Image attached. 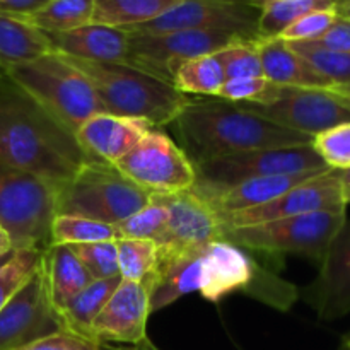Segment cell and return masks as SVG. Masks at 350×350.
<instances>
[{
    "label": "cell",
    "mask_w": 350,
    "mask_h": 350,
    "mask_svg": "<svg viewBox=\"0 0 350 350\" xmlns=\"http://www.w3.org/2000/svg\"><path fill=\"white\" fill-rule=\"evenodd\" d=\"M116 170L149 195H174L195 187L197 173L185 150L157 129H150Z\"/></svg>",
    "instance_id": "30bf717a"
},
{
    "label": "cell",
    "mask_w": 350,
    "mask_h": 350,
    "mask_svg": "<svg viewBox=\"0 0 350 350\" xmlns=\"http://www.w3.org/2000/svg\"><path fill=\"white\" fill-rule=\"evenodd\" d=\"M14 252V246L12 241H10L9 236L0 229V256L7 255V253H12Z\"/></svg>",
    "instance_id": "bcb514c9"
},
{
    "label": "cell",
    "mask_w": 350,
    "mask_h": 350,
    "mask_svg": "<svg viewBox=\"0 0 350 350\" xmlns=\"http://www.w3.org/2000/svg\"><path fill=\"white\" fill-rule=\"evenodd\" d=\"M43 252L44 250H16L12 258L0 269V311L36 272Z\"/></svg>",
    "instance_id": "e575fe53"
},
{
    "label": "cell",
    "mask_w": 350,
    "mask_h": 350,
    "mask_svg": "<svg viewBox=\"0 0 350 350\" xmlns=\"http://www.w3.org/2000/svg\"><path fill=\"white\" fill-rule=\"evenodd\" d=\"M330 92L334 94V98L337 99L338 103H342L345 108L350 109V84L338 85V88L330 89Z\"/></svg>",
    "instance_id": "f6af8a7d"
},
{
    "label": "cell",
    "mask_w": 350,
    "mask_h": 350,
    "mask_svg": "<svg viewBox=\"0 0 350 350\" xmlns=\"http://www.w3.org/2000/svg\"><path fill=\"white\" fill-rule=\"evenodd\" d=\"M224 82V70H222V65L215 53L200 55V57L183 62L178 65L173 75V85L187 96L193 94L217 98Z\"/></svg>",
    "instance_id": "f1b7e54d"
},
{
    "label": "cell",
    "mask_w": 350,
    "mask_h": 350,
    "mask_svg": "<svg viewBox=\"0 0 350 350\" xmlns=\"http://www.w3.org/2000/svg\"><path fill=\"white\" fill-rule=\"evenodd\" d=\"M337 16L350 21V0H342L340 5L337 7Z\"/></svg>",
    "instance_id": "7dc6e473"
},
{
    "label": "cell",
    "mask_w": 350,
    "mask_h": 350,
    "mask_svg": "<svg viewBox=\"0 0 350 350\" xmlns=\"http://www.w3.org/2000/svg\"><path fill=\"white\" fill-rule=\"evenodd\" d=\"M197 181L195 193H211L234 187L241 181L273 174H297L330 170L314 152L313 146L253 149L222 154L193 164Z\"/></svg>",
    "instance_id": "9c48e42d"
},
{
    "label": "cell",
    "mask_w": 350,
    "mask_h": 350,
    "mask_svg": "<svg viewBox=\"0 0 350 350\" xmlns=\"http://www.w3.org/2000/svg\"><path fill=\"white\" fill-rule=\"evenodd\" d=\"M51 51L77 60L123 64L129 50V33L120 27L91 23L65 33H43Z\"/></svg>",
    "instance_id": "ffe728a7"
},
{
    "label": "cell",
    "mask_w": 350,
    "mask_h": 350,
    "mask_svg": "<svg viewBox=\"0 0 350 350\" xmlns=\"http://www.w3.org/2000/svg\"><path fill=\"white\" fill-rule=\"evenodd\" d=\"M338 350H344V349H342V347H340V349H338Z\"/></svg>",
    "instance_id": "f907efd6"
},
{
    "label": "cell",
    "mask_w": 350,
    "mask_h": 350,
    "mask_svg": "<svg viewBox=\"0 0 350 350\" xmlns=\"http://www.w3.org/2000/svg\"><path fill=\"white\" fill-rule=\"evenodd\" d=\"M260 12L262 0H181L157 19L125 31L147 34L181 29L228 31L256 41Z\"/></svg>",
    "instance_id": "7c38bea8"
},
{
    "label": "cell",
    "mask_w": 350,
    "mask_h": 350,
    "mask_svg": "<svg viewBox=\"0 0 350 350\" xmlns=\"http://www.w3.org/2000/svg\"><path fill=\"white\" fill-rule=\"evenodd\" d=\"M150 129L144 120L99 113L75 132V140L89 159L115 166Z\"/></svg>",
    "instance_id": "d6986e66"
},
{
    "label": "cell",
    "mask_w": 350,
    "mask_h": 350,
    "mask_svg": "<svg viewBox=\"0 0 350 350\" xmlns=\"http://www.w3.org/2000/svg\"><path fill=\"white\" fill-rule=\"evenodd\" d=\"M149 202L150 195L126 180L115 166L91 161L57 188L55 212L115 226Z\"/></svg>",
    "instance_id": "8992f818"
},
{
    "label": "cell",
    "mask_w": 350,
    "mask_h": 350,
    "mask_svg": "<svg viewBox=\"0 0 350 350\" xmlns=\"http://www.w3.org/2000/svg\"><path fill=\"white\" fill-rule=\"evenodd\" d=\"M68 248L74 252L79 262L84 265V269L91 273L94 280L120 275L118 253H116L115 241L91 243V245H70Z\"/></svg>",
    "instance_id": "74e56055"
},
{
    "label": "cell",
    "mask_w": 350,
    "mask_h": 350,
    "mask_svg": "<svg viewBox=\"0 0 350 350\" xmlns=\"http://www.w3.org/2000/svg\"><path fill=\"white\" fill-rule=\"evenodd\" d=\"M149 279L152 313L190 293H198L211 303H219L232 293H245L280 311L291 310L299 297L293 284L260 265L252 252L226 239H217L183 258L157 263Z\"/></svg>",
    "instance_id": "6da1fadb"
},
{
    "label": "cell",
    "mask_w": 350,
    "mask_h": 350,
    "mask_svg": "<svg viewBox=\"0 0 350 350\" xmlns=\"http://www.w3.org/2000/svg\"><path fill=\"white\" fill-rule=\"evenodd\" d=\"M310 43L320 44V46L330 48V50L347 51V53H350V21L337 16L330 29L320 40L310 41Z\"/></svg>",
    "instance_id": "60d3db41"
},
{
    "label": "cell",
    "mask_w": 350,
    "mask_h": 350,
    "mask_svg": "<svg viewBox=\"0 0 350 350\" xmlns=\"http://www.w3.org/2000/svg\"><path fill=\"white\" fill-rule=\"evenodd\" d=\"M43 258V256H41ZM64 330L48 296L43 265L0 311V350H17Z\"/></svg>",
    "instance_id": "5bb4252c"
},
{
    "label": "cell",
    "mask_w": 350,
    "mask_h": 350,
    "mask_svg": "<svg viewBox=\"0 0 350 350\" xmlns=\"http://www.w3.org/2000/svg\"><path fill=\"white\" fill-rule=\"evenodd\" d=\"M303 299L323 321L350 314V219L325 253L317 279L303 289Z\"/></svg>",
    "instance_id": "ac0fdd59"
},
{
    "label": "cell",
    "mask_w": 350,
    "mask_h": 350,
    "mask_svg": "<svg viewBox=\"0 0 350 350\" xmlns=\"http://www.w3.org/2000/svg\"><path fill=\"white\" fill-rule=\"evenodd\" d=\"M241 105L277 125L308 137H314L332 126L350 122V109L334 98L330 89L282 85L275 101L269 105Z\"/></svg>",
    "instance_id": "2e32d148"
},
{
    "label": "cell",
    "mask_w": 350,
    "mask_h": 350,
    "mask_svg": "<svg viewBox=\"0 0 350 350\" xmlns=\"http://www.w3.org/2000/svg\"><path fill=\"white\" fill-rule=\"evenodd\" d=\"M120 282H122V275L92 280L84 291H81L58 313L65 330L74 332V334L81 335V337L94 340L92 338V323H94L96 317L101 313V310L108 303V299L115 293Z\"/></svg>",
    "instance_id": "d4e9b609"
},
{
    "label": "cell",
    "mask_w": 350,
    "mask_h": 350,
    "mask_svg": "<svg viewBox=\"0 0 350 350\" xmlns=\"http://www.w3.org/2000/svg\"><path fill=\"white\" fill-rule=\"evenodd\" d=\"M342 349H344V350H350V334L347 335V337L344 338V342H342Z\"/></svg>",
    "instance_id": "681fc988"
},
{
    "label": "cell",
    "mask_w": 350,
    "mask_h": 350,
    "mask_svg": "<svg viewBox=\"0 0 350 350\" xmlns=\"http://www.w3.org/2000/svg\"><path fill=\"white\" fill-rule=\"evenodd\" d=\"M263 77L277 85L306 89H332L334 84L280 38L256 40Z\"/></svg>",
    "instance_id": "7402d4cb"
},
{
    "label": "cell",
    "mask_w": 350,
    "mask_h": 350,
    "mask_svg": "<svg viewBox=\"0 0 350 350\" xmlns=\"http://www.w3.org/2000/svg\"><path fill=\"white\" fill-rule=\"evenodd\" d=\"M0 161L60 188L91 163L74 133L7 75L0 77Z\"/></svg>",
    "instance_id": "7a4b0ae2"
},
{
    "label": "cell",
    "mask_w": 350,
    "mask_h": 350,
    "mask_svg": "<svg viewBox=\"0 0 350 350\" xmlns=\"http://www.w3.org/2000/svg\"><path fill=\"white\" fill-rule=\"evenodd\" d=\"M215 57L221 62L226 81L263 77L262 62H260L258 50H256V41H234V43L222 48V50L215 51Z\"/></svg>",
    "instance_id": "836d02e7"
},
{
    "label": "cell",
    "mask_w": 350,
    "mask_h": 350,
    "mask_svg": "<svg viewBox=\"0 0 350 350\" xmlns=\"http://www.w3.org/2000/svg\"><path fill=\"white\" fill-rule=\"evenodd\" d=\"M17 350H101L98 342L91 340V338L81 337V335L74 334L68 330H60L57 334L44 337L41 340L33 342V344L21 347Z\"/></svg>",
    "instance_id": "ab89813d"
},
{
    "label": "cell",
    "mask_w": 350,
    "mask_h": 350,
    "mask_svg": "<svg viewBox=\"0 0 350 350\" xmlns=\"http://www.w3.org/2000/svg\"><path fill=\"white\" fill-rule=\"evenodd\" d=\"M152 284L123 280L92 323V338L98 344L137 345L147 338V321L152 308Z\"/></svg>",
    "instance_id": "e0dca14e"
},
{
    "label": "cell",
    "mask_w": 350,
    "mask_h": 350,
    "mask_svg": "<svg viewBox=\"0 0 350 350\" xmlns=\"http://www.w3.org/2000/svg\"><path fill=\"white\" fill-rule=\"evenodd\" d=\"M94 0H48L23 21L41 33H65L91 24Z\"/></svg>",
    "instance_id": "4316f807"
},
{
    "label": "cell",
    "mask_w": 350,
    "mask_h": 350,
    "mask_svg": "<svg viewBox=\"0 0 350 350\" xmlns=\"http://www.w3.org/2000/svg\"><path fill=\"white\" fill-rule=\"evenodd\" d=\"M5 75L74 135L91 116L105 113L88 77L55 51L16 65Z\"/></svg>",
    "instance_id": "5b68a950"
},
{
    "label": "cell",
    "mask_w": 350,
    "mask_h": 350,
    "mask_svg": "<svg viewBox=\"0 0 350 350\" xmlns=\"http://www.w3.org/2000/svg\"><path fill=\"white\" fill-rule=\"evenodd\" d=\"M317 212H347V205L342 197L340 180L335 170L317 174L260 207L234 212L219 221L222 229H234Z\"/></svg>",
    "instance_id": "9a60e30c"
},
{
    "label": "cell",
    "mask_w": 350,
    "mask_h": 350,
    "mask_svg": "<svg viewBox=\"0 0 350 350\" xmlns=\"http://www.w3.org/2000/svg\"><path fill=\"white\" fill-rule=\"evenodd\" d=\"M289 46L327 77L334 88L350 84V53L347 51L330 50L314 43H289Z\"/></svg>",
    "instance_id": "d6a6232c"
},
{
    "label": "cell",
    "mask_w": 350,
    "mask_h": 350,
    "mask_svg": "<svg viewBox=\"0 0 350 350\" xmlns=\"http://www.w3.org/2000/svg\"><path fill=\"white\" fill-rule=\"evenodd\" d=\"M67 58L88 77L103 109L109 115L144 120L156 129L173 123L191 101L190 96L173 84L126 64Z\"/></svg>",
    "instance_id": "277c9868"
},
{
    "label": "cell",
    "mask_w": 350,
    "mask_h": 350,
    "mask_svg": "<svg viewBox=\"0 0 350 350\" xmlns=\"http://www.w3.org/2000/svg\"><path fill=\"white\" fill-rule=\"evenodd\" d=\"M48 296L55 311L60 313L81 291L92 282V277L84 269L77 256L68 246L50 245L41 258Z\"/></svg>",
    "instance_id": "603a6c76"
},
{
    "label": "cell",
    "mask_w": 350,
    "mask_h": 350,
    "mask_svg": "<svg viewBox=\"0 0 350 350\" xmlns=\"http://www.w3.org/2000/svg\"><path fill=\"white\" fill-rule=\"evenodd\" d=\"M335 19H337V10H314V12L299 17L296 23H293L287 29H284L279 38L286 43L317 41L330 29Z\"/></svg>",
    "instance_id": "f35d334b"
},
{
    "label": "cell",
    "mask_w": 350,
    "mask_h": 350,
    "mask_svg": "<svg viewBox=\"0 0 350 350\" xmlns=\"http://www.w3.org/2000/svg\"><path fill=\"white\" fill-rule=\"evenodd\" d=\"M342 0H262L258 40L279 38L299 17L314 10H337Z\"/></svg>",
    "instance_id": "83f0119b"
},
{
    "label": "cell",
    "mask_w": 350,
    "mask_h": 350,
    "mask_svg": "<svg viewBox=\"0 0 350 350\" xmlns=\"http://www.w3.org/2000/svg\"><path fill=\"white\" fill-rule=\"evenodd\" d=\"M46 36L24 21L0 14V77L16 65L50 53Z\"/></svg>",
    "instance_id": "cb8c5ba5"
},
{
    "label": "cell",
    "mask_w": 350,
    "mask_h": 350,
    "mask_svg": "<svg viewBox=\"0 0 350 350\" xmlns=\"http://www.w3.org/2000/svg\"><path fill=\"white\" fill-rule=\"evenodd\" d=\"M57 188L0 161V229L14 250H46Z\"/></svg>",
    "instance_id": "52a82bcc"
},
{
    "label": "cell",
    "mask_w": 350,
    "mask_h": 350,
    "mask_svg": "<svg viewBox=\"0 0 350 350\" xmlns=\"http://www.w3.org/2000/svg\"><path fill=\"white\" fill-rule=\"evenodd\" d=\"M150 198L167 211L166 231L157 243V263L183 258L222 239L221 221L193 190L174 195H150Z\"/></svg>",
    "instance_id": "4fadbf2b"
},
{
    "label": "cell",
    "mask_w": 350,
    "mask_h": 350,
    "mask_svg": "<svg viewBox=\"0 0 350 350\" xmlns=\"http://www.w3.org/2000/svg\"><path fill=\"white\" fill-rule=\"evenodd\" d=\"M46 2L48 0H0V14L23 21L40 10Z\"/></svg>",
    "instance_id": "b9f144b4"
},
{
    "label": "cell",
    "mask_w": 350,
    "mask_h": 350,
    "mask_svg": "<svg viewBox=\"0 0 350 350\" xmlns=\"http://www.w3.org/2000/svg\"><path fill=\"white\" fill-rule=\"evenodd\" d=\"M111 224L79 217V215H55L50 229V245H91V243L115 241Z\"/></svg>",
    "instance_id": "f546056e"
},
{
    "label": "cell",
    "mask_w": 350,
    "mask_h": 350,
    "mask_svg": "<svg viewBox=\"0 0 350 350\" xmlns=\"http://www.w3.org/2000/svg\"><path fill=\"white\" fill-rule=\"evenodd\" d=\"M239 40L246 38L228 31L208 29H181L156 34L129 33V50L123 64L173 84L178 65L200 55L215 53Z\"/></svg>",
    "instance_id": "8fae6325"
},
{
    "label": "cell",
    "mask_w": 350,
    "mask_h": 350,
    "mask_svg": "<svg viewBox=\"0 0 350 350\" xmlns=\"http://www.w3.org/2000/svg\"><path fill=\"white\" fill-rule=\"evenodd\" d=\"M280 88L265 77L231 79L222 84L217 98L231 103H250V105H269L275 101Z\"/></svg>",
    "instance_id": "8d00e7d4"
},
{
    "label": "cell",
    "mask_w": 350,
    "mask_h": 350,
    "mask_svg": "<svg viewBox=\"0 0 350 350\" xmlns=\"http://www.w3.org/2000/svg\"><path fill=\"white\" fill-rule=\"evenodd\" d=\"M328 171V170H325ZM325 171H311V173L297 174H273V176H260L253 180L241 181L234 187L222 188V190L211 191V193H197L202 200L207 202L208 207L215 212L219 219L226 217L234 212L248 211V208L260 207L273 198L280 197L296 185L325 173Z\"/></svg>",
    "instance_id": "44dd1931"
},
{
    "label": "cell",
    "mask_w": 350,
    "mask_h": 350,
    "mask_svg": "<svg viewBox=\"0 0 350 350\" xmlns=\"http://www.w3.org/2000/svg\"><path fill=\"white\" fill-rule=\"evenodd\" d=\"M101 350H159L149 338L142 340L137 345H115V344H99Z\"/></svg>",
    "instance_id": "7bdbcfd3"
},
{
    "label": "cell",
    "mask_w": 350,
    "mask_h": 350,
    "mask_svg": "<svg viewBox=\"0 0 350 350\" xmlns=\"http://www.w3.org/2000/svg\"><path fill=\"white\" fill-rule=\"evenodd\" d=\"M167 226V211L159 202L152 200L122 222L113 226L116 239H149L157 243Z\"/></svg>",
    "instance_id": "1f68e13d"
},
{
    "label": "cell",
    "mask_w": 350,
    "mask_h": 350,
    "mask_svg": "<svg viewBox=\"0 0 350 350\" xmlns=\"http://www.w3.org/2000/svg\"><path fill=\"white\" fill-rule=\"evenodd\" d=\"M338 180H340V188H342V197H344L345 205H350V167L337 171Z\"/></svg>",
    "instance_id": "ee69618b"
},
{
    "label": "cell",
    "mask_w": 350,
    "mask_h": 350,
    "mask_svg": "<svg viewBox=\"0 0 350 350\" xmlns=\"http://www.w3.org/2000/svg\"><path fill=\"white\" fill-rule=\"evenodd\" d=\"M118 270L123 280L142 282L157 267V245L149 239H115Z\"/></svg>",
    "instance_id": "4dcf8cb0"
},
{
    "label": "cell",
    "mask_w": 350,
    "mask_h": 350,
    "mask_svg": "<svg viewBox=\"0 0 350 350\" xmlns=\"http://www.w3.org/2000/svg\"><path fill=\"white\" fill-rule=\"evenodd\" d=\"M181 149L193 164L222 154L310 146L313 137L280 126L241 103L191 99L173 122Z\"/></svg>",
    "instance_id": "3957f363"
},
{
    "label": "cell",
    "mask_w": 350,
    "mask_h": 350,
    "mask_svg": "<svg viewBox=\"0 0 350 350\" xmlns=\"http://www.w3.org/2000/svg\"><path fill=\"white\" fill-rule=\"evenodd\" d=\"M14 253H16V250H14V252H12V253H7V255L0 256V269H2V267H3V265H5V263H7V262H9V260H10V258H12V255H14Z\"/></svg>",
    "instance_id": "c3c4849f"
},
{
    "label": "cell",
    "mask_w": 350,
    "mask_h": 350,
    "mask_svg": "<svg viewBox=\"0 0 350 350\" xmlns=\"http://www.w3.org/2000/svg\"><path fill=\"white\" fill-rule=\"evenodd\" d=\"M345 221L347 212H317L246 228L222 229V239L246 252L267 255L297 253L321 263L332 239Z\"/></svg>",
    "instance_id": "ba28073f"
},
{
    "label": "cell",
    "mask_w": 350,
    "mask_h": 350,
    "mask_svg": "<svg viewBox=\"0 0 350 350\" xmlns=\"http://www.w3.org/2000/svg\"><path fill=\"white\" fill-rule=\"evenodd\" d=\"M311 146L330 170L342 171L350 167V122L314 135Z\"/></svg>",
    "instance_id": "d590c367"
},
{
    "label": "cell",
    "mask_w": 350,
    "mask_h": 350,
    "mask_svg": "<svg viewBox=\"0 0 350 350\" xmlns=\"http://www.w3.org/2000/svg\"><path fill=\"white\" fill-rule=\"evenodd\" d=\"M181 0H94L92 23L130 29L157 19Z\"/></svg>",
    "instance_id": "484cf974"
}]
</instances>
